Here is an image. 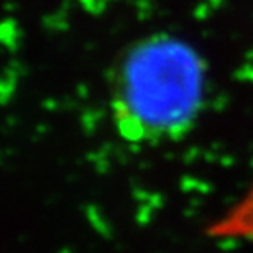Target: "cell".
<instances>
[{
	"label": "cell",
	"mask_w": 253,
	"mask_h": 253,
	"mask_svg": "<svg viewBox=\"0 0 253 253\" xmlns=\"http://www.w3.org/2000/svg\"><path fill=\"white\" fill-rule=\"evenodd\" d=\"M206 97V64L194 48L169 35L133 43L109 79L117 131L130 143L156 145L194 128Z\"/></svg>",
	"instance_id": "cell-1"
}]
</instances>
